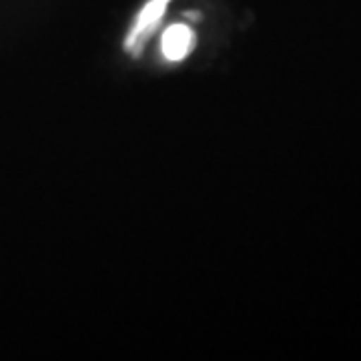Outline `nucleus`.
I'll list each match as a JSON object with an SVG mask.
<instances>
[{"mask_svg":"<svg viewBox=\"0 0 361 361\" xmlns=\"http://www.w3.org/2000/svg\"><path fill=\"white\" fill-rule=\"evenodd\" d=\"M193 30L187 25H171L163 32V54L171 63L183 61L193 49Z\"/></svg>","mask_w":361,"mask_h":361,"instance_id":"f03ea898","label":"nucleus"},{"mask_svg":"<svg viewBox=\"0 0 361 361\" xmlns=\"http://www.w3.org/2000/svg\"><path fill=\"white\" fill-rule=\"evenodd\" d=\"M171 0H149L142 11L137 16V23L130 28V32L127 35L125 40V49L130 54H141L145 42L151 39V35L157 30V26L161 25L163 16L167 13V6Z\"/></svg>","mask_w":361,"mask_h":361,"instance_id":"f257e3e1","label":"nucleus"}]
</instances>
